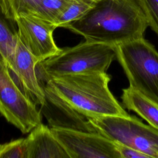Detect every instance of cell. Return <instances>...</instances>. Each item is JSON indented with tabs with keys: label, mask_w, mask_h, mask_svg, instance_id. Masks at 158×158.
I'll return each instance as SVG.
<instances>
[{
	"label": "cell",
	"mask_w": 158,
	"mask_h": 158,
	"mask_svg": "<svg viewBox=\"0 0 158 158\" xmlns=\"http://www.w3.org/2000/svg\"><path fill=\"white\" fill-rule=\"evenodd\" d=\"M148 27L137 0H98L85 14L64 28L86 41L117 46L144 38Z\"/></svg>",
	"instance_id": "1"
},
{
	"label": "cell",
	"mask_w": 158,
	"mask_h": 158,
	"mask_svg": "<svg viewBox=\"0 0 158 158\" xmlns=\"http://www.w3.org/2000/svg\"><path fill=\"white\" fill-rule=\"evenodd\" d=\"M110 80L107 72L86 73L57 76L42 82L72 109L86 118L130 116L110 91Z\"/></svg>",
	"instance_id": "2"
},
{
	"label": "cell",
	"mask_w": 158,
	"mask_h": 158,
	"mask_svg": "<svg viewBox=\"0 0 158 158\" xmlns=\"http://www.w3.org/2000/svg\"><path fill=\"white\" fill-rule=\"evenodd\" d=\"M116 59L115 46L85 41L61 49L56 55L36 65L42 81L68 74L107 72Z\"/></svg>",
	"instance_id": "3"
},
{
	"label": "cell",
	"mask_w": 158,
	"mask_h": 158,
	"mask_svg": "<svg viewBox=\"0 0 158 158\" xmlns=\"http://www.w3.org/2000/svg\"><path fill=\"white\" fill-rule=\"evenodd\" d=\"M129 86L158 102V52L144 38L115 46Z\"/></svg>",
	"instance_id": "4"
},
{
	"label": "cell",
	"mask_w": 158,
	"mask_h": 158,
	"mask_svg": "<svg viewBox=\"0 0 158 158\" xmlns=\"http://www.w3.org/2000/svg\"><path fill=\"white\" fill-rule=\"evenodd\" d=\"M87 119L98 133L113 142L158 158V130L137 117L104 115Z\"/></svg>",
	"instance_id": "5"
},
{
	"label": "cell",
	"mask_w": 158,
	"mask_h": 158,
	"mask_svg": "<svg viewBox=\"0 0 158 158\" xmlns=\"http://www.w3.org/2000/svg\"><path fill=\"white\" fill-rule=\"evenodd\" d=\"M21 89L5 62H0V114L22 133L30 132L41 123L36 102Z\"/></svg>",
	"instance_id": "6"
},
{
	"label": "cell",
	"mask_w": 158,
	"mask_h": 158,
	"mask_svg": "<svg viewBox=\"0 0 158 158\" xmlns=\"http://www.w3.org/2000/svg\"><path fill=\"white\" fill-rule=\"evenodd\" d=\"M70 158H120L115 143L98 132L51 127Z\"/></svg>",
	"instance_id": "7"
},
{
	"label": "cell",
	"mask_w": 158,
	"mask_h": 158,
	"mask_svg": "<svg viewBox=\"0 0 158 158\" xmlns=\"http://www.w3.org/2000/svg\"><path fill=\"white\" fill-rule=\"evenodd\" d=\"M15 20L19 40L38 64L61 51L53 38V31L57 28L54 24L33 15L18 16Z\"/></svg>",
	"instance_id": "8"
},
{
	"label": "cell",
	"mask_w": 158,
	"mask_h": 158,
	"mask_svg": "<svg viewBox=\"0 0 158 158\" xmlns=\"http://www.w3.org/2000/svg\"><path fill=\"white\" fill-rule=\"evenodd\" d=\"M45 102L41 110L51 128L60 127L86 132H97L86 117L65 103L45 83L42 82Z\"/></svg>",
	"instance_id": "9"
},
{
	"label": "cell",
	"mask_w": 158,
	"mask_h": 158,
	"mask_svg": "<svg viewBox=\"0 0 158 158\" xmlns=\"http://www.w3.org/2000/svg\"><path fill=\"white\" fill-rule=\"evenodd\" d=\"M74 1L2 0V2L6 15L14 20L18 16L33 15L56 25L60 16Z\"/></svg>",
	"instance_id": "10"
},
{
	"label": "cell",
	"mask_w": 158,
	"mask_h": 158,
	"mask_svg": "<svg viewBox=\"0 0 158 158\" xmlns=\"http://www.w3.org/2000/svg\"><path fill=\"white\" fill-rule=\"evenodd\" d=\"M35 57L18 40L15 47L14 64L10 70L17 77L23 89L31 97L36 104L43 105L45 102L43 86L37 76Z\"/></svg>",
	"instance_id": "11"
},
{
	"label": "cell",
	"mask_w": 158,
	"mask_h": 158,
	"mask_svg": "<svg viewBox=\"0 0 158 158\" xmlns=\"http://www.w3.org/2000/svg\"><path fill=\"white\" fill-rule=\"evenodd\" d=\"M28 158H70L51 128L41 123L26 138Z\"/></svg>",
	"instance_id": "12"
},
{
	"label": "cell",
	"mask_w": 158,
	"mask_h": 158,
	"mask_svg": "<svg viewBox=\"0 0 158 158\" xmlns=\"http://www.w3.org/2000/svg\"><path fill=\"white\" fill-rule=\"evenodd\" d=\"M123 106L133 111L158 130V102L150 99L135 88L128 86L122 89Z\"/></svg>",
	"instance_id": "13"
},
{
	"label": "cell",
	"mask_w": 158,
	"mask_h": 158,
	"mask_svg": "<svg viewBox=\"0 0 158 158\" xmlns=\"http://www.w3.org/2000/svg\"><path fill=\"white\" fill-rule=\"evenodd\" d=\"M18 40L16 22L6 15L2 0H0V51L9 70L13 66L15 47Z\"/></svg>",
	"instance_id": "14"
},
{
	"label": "cell",
	"mask_w": 158,
	"mask_h": 158,
	"mask_svg": "<svg viewBox=\"0 0 158 158\" xmlns=\"http://www.w3.org/2000/svg\"><path fill=\"white\" fill-rule=\"evenodd\" d=\"M98 0H75L62 14L56 25L64 27L67 23L80 18L94 6Z\"/></svg>",
	"instance_id": "15"
},
{
	"label": "cell",
	"mask_w": 158,
	"mask_h": 158,
	"mask_svg": "<svg viewBox=\"0 0 158 158\" xmlns=\"http://www.w3.org/2000/svg\"><path fill=\"white\" fill-rule=\"evenodd\" d=\"M0 158H28L26 138H19L0 144Z\"/></svg>",
	"instance_id": "16"
},
{
	"label": "cell",
	"mask_w": 158,
	"mask_h": 158,
	"mask_svg": "<svg viewBox=\"0 0 158 158\" xmlns=\"http://www.w3.org/2000/svg\"><path fill=\"white\" fill-rule=\"evenodd\" d=\"M147 19L148 26L158 36V0H137Z\"/></svg>",
	"instance_id": "17"
},
{
	"label": "cell",
	"mask_w": 158,
	"mask_h": 158,
	"mask_svg": "<svg viewBox=\"0 0 158 158\" xmlns=\"http://www.w3.org/2000/svg\"><path fill=\"white\" fill-rule=\"evenodd\" d=\"M116 144L120 158H148V156L138 150L125 145Z\"/></svg>",
	"instance_id": "18"
},
{
	"label": "cell",
	"mask_w": 158,
	"mask_h": 158,
	"mask_svg": "<svg viewBox=\"0 0 158 158\" xmlns=\"http://www.w3.org/2000/svg\"><path fill=\"white\" fill-rule=\"evenodd\" d=\"M0 62H5V60H4V58L2 56V54H1V51H0Z\"/></svg>",
	"instance_id": "19"
}]
</instances>
